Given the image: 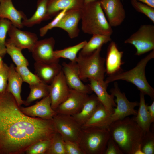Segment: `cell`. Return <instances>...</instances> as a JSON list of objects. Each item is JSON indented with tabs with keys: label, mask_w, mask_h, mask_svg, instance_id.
<instances>
[{
	"label": "cell",
	"mask_w": 154,
	"mask_h": 154,
	"mask_svg": "<svg viewBox=\"0 0 154 154\" xmlns=\"http://www.w3.org/2000/svg\"><path fill=\"white\" fill-rule=\"evenodd\" d=\"M9 71V66L4 63L0 69V94L7 91Z\"/></svg>",
	"instance_id": "f35d334b"
},
{
	"label": "cell",
	"mask_w": 154,
	"mask_h": 154,
	"mask_svg": "<svg viewBox=\"0 0 154 154\" xmlns=\"http://www.w3.org/2000/svg\"><path fill=\"white\" fill-rule=\"evenodd\" d=\"M57 131L52 120L23 113L6 91L0 94V154H23L39 141L51 139Z\"/></svg>",
	"instance_id": "6da1fadb"
},
{
	"label": "cell",
	"mask_w": 154,
	"mask_h": 154,
	"mask_svg": "<svg viewBox=\"0 0 154 154\" xmlns=\"http://www.w3.org/2000/svg\"><path fill=\"white\" fill-rule=\"evenodd\" d=\"M110 137L107 129L82 128L78 144L84 154H104Z\"/></svg>",
	"instance_id": "8992f818"
},
{
	"label": "cell",
	"mask_w": 154,
	"mask_h": 154,
	"mask_svg": "<svg viewBox=\"0 0 154 154\" xmlns=\"http://www.w3.org/2000/svg\"><path fill=\"white\" fill-rule=\"evenodd\" d=\"M82 29L85 33L110 36L113 30L109 24L99 0L84 4L81 9Z\"/></svg>",
	"instance_id": "3957f363"
},
{
	"label": "cell",
	"mask_w": 154,
	"mask_h": 154,
	"mask_svg": "<svg viewBox=\"0 0 154 154\" xmlns=\"http://www.w3.org/2000/svg\"><path fill=\"white\" fill-rule=\"evenodd\" d=\"M47 154H66L64 141L57 132L51 139V143Z\"/></svg>",
	"instance_id": "1f68e13d"
},
{
	"label": "cell",
	"mask_w": 154,
	"mask_h": 154,
	"mask_svg": "<svg viewBox=\"0 0 154 154\" xmlns=\"http://www.w3.org/2000/svg\"><path fill=\"white\" fill-rule=\"evenodd\" d=\"M6 53L11 57L16 66H28L29 63L22 52V50L14 45L9 40L5 42Z\"/></svg>",
	"instance_id": "4dcf8cb0"
},
{
	"label": "cell",
	"mask_w": 154,
	"mask_h": 154,
	"mask_svg": "<svg viewBox=\"0 0 154 154\" xmlns=\"http://www.w3.org/2000/svg\"><path fill=\"white\" fill-rule=\"evenodd\" d=\"M12 24L9 20L0 18V55L2 58L7 53L5 46L6 35Z\"/></svg>",
	"instance_id": "d6a6232c"
},
{
	"label": "cell",
	"mask_w": 154,
	"mask_h": 154,
	"mask_svg": "<svg viewBox=\"0 0 154 154\" xmlns=\"http://www.w3.org/2000/svg\"><path fill=\"white\" fill-rule=\"evenodd\" d=\"M147 108L152 123L154 122V101L149 106L147 105Z\"/></svg>",
	"instance_id": "b9f144b4"
},
{
	"label": "cell",
	"mask_w": 154,
	"mask_h": 154,
	"mask_svg": "<svg viewBox=\"0 0 154 154\" xmlns=\"http://www.w3.org/2000/svg\"><path fill=\"white\" fill-rule=\"evenodd\" d=\"M81 16V9L68 10L56 27L66 31L70 38H75L79 34L78 24Z\"/></svg>",
	"instance_id": "e0dca14e"
},
{
	"label": "cell",
	"mask_w": 154,
	"mask_h": 154,
	"mask_svg": "<svg viewBox=\"0 0 154 154\" xmlns=\"http://www.w3.org/2000/svg\"><path fill=\"white\" fill-rule=\"evenodd\" d=\"M89 96L88 94L70 89L66 99L55 111L57 114L73 116L81 110Z\"/></svg>",
	"instance_id": "8fae6325"
},
{
	"label": "cell",
	"mask_w": 154,
	"mask_h": 154,
	"mask_svg": "<svg viewBox=\"0 0 154 154\" xmlns=\"http://www.w3.org/2000/svg\"><path fill=\"white\" fill-rule=\"evenodd\" d=\"M100 103L96 95L89 96L81 110L72 116L82 126L90 118Z\"/></svg>",
	"instance_id": "d4e9b609"
},
{
	"label": "cell",
	"mask_w": 154,
	"mask_h": 154,
	"mask_svg": "<svg viewBox=\"0 0 154 154\" xmlns=\"http://www.w3.org/2000/svg\"><path fill=\"white\" fill-rule=\"evenodd\" d=\"M34 66L35 74L42 82L48 84L62 71V66L59 63L48 64L35 62Z\"/></svg>",
	"instance_id": "44dd1931"
},
{
	"label": "cell",
	"mask_w": 154,
	"mask_h": 154,
	"mask_svg": "<svg viewBox=\"0 0 154 154\" xmlns=\"http://www.w3.org/2000/svg\"><path fill=\"white\" fill-rule=\"evenodd\" d=\"M20 109L23 113L27 116L47 120H52L53 117L57 114L51 107L49 95L32 106L27 107L20 106Z\"/></svg>",
	"instance_id": "2e32d148"
},
{
	"label": "cell",
	"mask_w": 154,
	"mask_h": 154,
	"mask_svg": "<svg viewBox=\"0 0 154 154\" xmlns=\"http://www.w3.org/2000/svg\"><path fill=\"white\" fill-rule=\"evenodd\" d=\"M4 63V62H3V61L2 60L1 61H0V69L3 66Z\"/></svg>",
	"instance_id": "f6af8a7d"
},
{
	"label": "cell",
	"mask_w": 154,
	"mask_h": 154,
	"mask_svg": "<svg viewBox=\"0 0 154 154\" xmlns=\"http://www.w3.org/2000/svg\"><path fill=\"white\" fill-rule=\"evenodd\" d=\"M102 48L100 47L88 55L78 54L76 62L82 80L88 79L104 80L106 72L104 66L105 60L100 55Z\"/></svg>",
	"instance_id": "5b68a950"
},
{
	"label": "cell",
	"mask_w": 154,
	"mask_h": 154,
	"mask_svg": "<svg viewBox=\"0 0 154 154\" xmlns=\"http://www.w3.org/2000/svg\"><path fill=\"white\" fill-rule=\"evenodd\" d=\"M104 154H123L118 145L110 137Z\"/></svg>",
	"instance_id": "60d3db41"
},
{
	"label": "cell",
	"mask_w": 154,
	"mask_h": 154,
	"mask_svg": "<svg viewBox=\"0 0 154 154\" xmlns=\"http://www.w3.org/2000/svg\"><path fill=\"white\" fill-rule=\"evenodd\" d=\"M111 94L116 98L115 102L117 103L116 108L111 116L112 123L123 119L131 115H136L137 111L135 109L139 106L137 102H131L127 98L125 94L120 91L117 82H115L113 88L110 90Z\"/></svg>",
	"instance_id": "9c48e42d"
},
{
	"label": "cell",
	"mask_w": 154,
	"mask_h": 154,
	"mask_svg": "<svg viewBox=\"0 0 154 154\" xmlns=\"http://www.w3.org/2000/svg\"><path fill=\"white\" fill-rule=\"evenodd\" d=\"M112 114L100 103L90 118L82 126V128L92 127L108 129L112 123Z\"/></svg>",
	"instance_id": "7402d4cb"
},
{
	"label": "cell",
	"mask_w": 154,
	"mask_h": 154,
	"mask_svg": "<svg viewBox=\"0 0 154 154\" xmlns=\"http://www.w3.org/2000/svg\"><path fill=\"white\" fill-rule=\"evenodd\" d=\"M68 10L67 9H66L61 11L55 16V18L51 21L40 28L39 29L40 36L41 37L44 36L49 30L56 27Z\"/></svg>",
	"instance_id": "74e56055"
},
{
	"label": "cell",
	"mask_w": 154,
	"mask_h": 154,
	"mask_svg": "<svg viewBox=\"0 0 154 154\" xmlns=\"http://www.w3.org/2000/svg\"><path fill=\"white\" fill-rule=\"evenodd\" d=\"M110 137L123 154H135L141 146L145 133L133 118L127 117L112 123L108 129Z\"/></svg>",
	"instance_id": "7a4b0ae2"
},
{
	"label": "cell",
	"mask_w": 154,
	"mask_h": 154,
	"mask_svg": "<svg viewBox=\"0 0 154 154\" xmlns=\"http://www.w3.org/2000/svg\"><path fill=\"white\" fill-rule=\"evenodd\" d=\"M139 108L136 117L133 119L138 125L146 133L149 131L152 123L145 104L144 95L140 92Z\"/></svg>",
	"instance_id": "484cf974"
},
{
	"label": "cell",
	"mask_w": 154,
	"mask_h": 154,
	"mask_svg": "<svg viewBox=\"0 0 154 154\" xmlns=\"http://www.w3.org/2000/svg\"><path fill=\"white\" fill-rule=\"evenodd\" d=\"M84 4V0H49L47 5V20L64 9H81Z\"/></svg>",
	"instance_id": "603a6c76"
},
{
	"label": "cell",
	"mask_w": 154,
	"mask_h": 154,
	"mask_svg": "<svg viewBox=\"0 0 154 154\" xmlns=\"http://www.w3.org/2000/svg\"><path fill=\"white\" fill-rule=\"evenodd\" d=\"M144 154H154V135L150 130L145 133L141 146Z\"/></svg>",
	"instance_id": "8d00e7d4"
},
{
	"label": "cell",
	"mask_w": 154,
	"mask_h": 154,
	"mask_svg": "<svg viewBox=\"0 0 154 154\" xmlns=\"http://www.w3.org/2000/svg\"><path fill=\"white\" fill-rule=\"evenodd\" d=\"M53 121L57 132L64 141L78 143L82 131V126L72 116L57 114L53 117Z\"/></svg>",
	"instance_id": "ba28073f"
},
{
	"label": "cell",
	"mask_w": 154,
	"mask_h": 154,
	"mask_svg": "<svg viewBox=\"0 0 154 154\" xmlns=\"http://www.w3.org/2000/svg\"><path fill=\"white\" fill-rule=\"evenodd\" d=\"M100 0H84V4H87L95 1Z\"/></svg>",
	"instance_id": "ee69618b"
},
{
	"label": "cell",
	"mask_w": 154,
	"mask_h": 154,
	"mask_svg": "<svg viewBox=\"0 0 154 154\" xmlns=\"http://www.w3.org/2000/svg\"><path fill=\"white\" fill-rule=\"evenodd\" d=\"M10 41L16 46L22 50L27 49L31 51L38 40L35 33L23 31L13 25L10 26L8 32Z\"/></svg>",
	"instance_id": "9a60e30c"
},
{
	"label": "cell",
	"mask_w": 154,
	"mask_h": 154,
	"mask_svg": "<svg viewBox=\"0 0 154 154\" xmlns=\"http://www.w3.org/2000/svg\"><path fill=\"white\" fill-rule=\"evenodd\" d=\"M131 3L137 11L144 14L154 23V8L135 0H131Z\"/></svg>",
	"instance_id": "d590c367"
},
{
	"label": "cell",
	"mask_w": 154,
	"mask_h": 154,
	"mask_svg": "<svg viewBox=\"0 0 154 154\" xmlns=\"http://www.w3.org/2000/svg\"><path fill=\"white\" fill-rule=\"evenodd\" d=\"M62 71L67 84L70 89L74 90L87 94L93 92L89 85L85 84L80 79L76 62H63Z\"/></svg>",
	"instance_id": "4fadbf2b"
},
{
	"label": "cell",
	"mask_w": 154,
	"mask_h": 154,
	"mask_svg": "<svg viewBox=\"0 0 154 154\" xmlns=\"http://www.w3.org/2000/svg\"><path fill=\"white\" fill-rule=\"evenodd\" d=\"M55 43L52 37L38 40L31 51L35 62L48 64L59 63V59L54 54Z\"/></svg>",
	"instance_id": "30bf717a"
},
{
	"label": "cell",
	"mask_w": 154,
	"mask_h": 154,
	"mask_svg": "<svg viewBox=\"0 0 154 154\" xmlns=\"http://www.w3.org/2000/svg\"><path fill=\"white\" fill-rule=\"evenodd\" d=\"M88 80L90 81L88 84L100 102L107 110L113 113L114 107H116V104L114 99V96L107 92V89L108 84L106 83L104 80Z\"/></svg>",
	"instance_id": "d6986e66"
},
{
	"label": "cell",
	"mask_w": 154,
	"mask_h": 154,
	"mask_svg": "<svg viewBox=\"0 0 154 154\" xmlns=\"http://www.w3.org/2000/svg\"><path fill=\"white\" fill-rule=\"evenodd\" d=\"M84 41L73 46L62 49L54 51L55 56L59 59L60 58L69 59L70 62H76L78 53L81 50L87 42Z\"/></svg>",
	"instance_id": "f546056e"
},
{
	"label": "cell",
	"mask_w": 154,
	"mask_h": 154,
	"mask_svg": "<svg viewBox=\"0 0 154 154\" xmlns=\"http://www.w3.org/2000/svg\"><path fill=\"white\" fill-rule=\"evenodd\" d=\"M29 94L23 104L25 106L29 105L37 100L42 98L49 95L50 85L42 82L29 85Z\"/></svg>",
	"instance_id": "f1b7e54d"
},
{
	"label": "cell",
	"mask_w": 154,
	"mask_h": 154,
	"mask_svg": "<svg viewBox=\"0 0 154 154\" xmlns=\"http://www.w3.org/2000/svg\"><path fill=\"white\" fill-rule=\"evenodd\" d=\"M101 6L110 26L116 27L124 21L126 13L121 0H100Z\"/></svg>",
	"instance_id": "7c38bea8"
},
{
	"label": "cell",
	"mask_w": 154,
	"mask_h": 154,
	"mask_svg": "<svg viewBox=\"0 0 154 154\" xmlns=\"http://www.w3.org/2000/svg\"><path fill=\"white\" fill-rule=\"evenodd\" d=\"M66 154H84L78 143L70 141H64Z\"/></svg>",
	"instance_id": "ab89813d"
},
{
	"label": "cell",
	"mask_w": 154,
	"mask_h": 154,
	"mask_svg": "<svg viewBox=\"0 0 154 154\" xmlns=\"http://www.w3.org/2000/svg\"><path fill=\"white\" fill-rule=\"evenodd\" d=\"M2 58L0 55V61L2 60Z\"/></svg>",
	"instance_id": "bcb514c9"
},
{
	"label": "cell",
	"mask_w": 154,
	"mask_h": 154,
	"mask_svg": "<svg viewBox=\"0 0 154 154\" xmlns=\"http://www.w3.org/2000/svg\"><path fill=\"white\" fill-rule=\"evenodd\" d=\"M9 66L7 91L10 93L15 100L19 107L23 104V101L21 96L23 80L16 71L13 64Z\"/></svg>",
	"instance_id": "cb8c5ba5"
},
{
	"label": "cell",
	"mask_w": 154,
	"mask_h": 154,
	"mask_svg": "<svg viewBox=\"0 0 154 154\" xmlns=\"http://www.w3.org/2000/svg\"><path fill=\"white\" fill-rule=\"evenodd\" d=\"M154 58V50L142 58L133 68L127 71H123L115 74L108 76L105 82L109 84L117 80H123L130 82L135 85L140 92L144 95L154 99V89L147 80L145 68L148 62Z\"/></svg>",
	"instance_id": "277c9868"
},
{
	"label": "cell",
	"mask_w": 154,
	"mask_h": 154,
	"mask_svg": "<svg viewBox=\"0 0 154 154\" xmlns=\"http://www.w3.org/2000/svg\"><path fill=\"white\" fill-rule=\"evenodd\" d=\"M154 8V0H135Z\"/></svg>",
	"instance_id": "7bdbcfd3"
},
{
	"label": "cell",
	"mask_w": 154,
	"mask_h": 154,
	"mask_svg": "<svg viewBox=\"0 0 154 154\" xmlns=\"http://www.w3.org/2000/svg\"><path fill=\"white\" fill-rule=\"evenodd\" d=\"M123 54V51L119 50L115 42H111L108 46L105 59L106 73L108 76L123 71L121 66L124 64L122 59Z\"/></svg>",
	"instance_id": "ac0fdd59"
},
{
	"label": "cell",
	"mask_w": 154,
	"mask_h": 154,
	"mask_svg": "<svg viewBox=\"0 0 154 154\" xmlns=\"http://www.w3.org/2000/svg\"><path fill=\"white\" fill-rule=\"evenodd\" d=\"M124 43L133 46L136 50L135 55L137 56L154 50V25L150 24L142 25Z\"/></svg>",
	"instance_id": "52a82bcc"
},
{
	"label": "cell",
	"mask_w": 154,
	"mask_h": 154,
	"mask_svg": "<svg viewBox=\"0 0 154 154\" xmlns=\"http://www.w3.org/2000/svg\"><path fill=\"white\" fill-rule=\"evenodd\" d=\"M49 0H38L37 8L34 13L29 19L22 21L23 26L31 27L47 20V5Z\"/></svg>",
	"instance_id": "4316f807"
},
{
	"label": "cell",
	"mask_w": 154,
	"mask_h": 154,
	"mask_svg": "<svg viewBox=\"0 0 154 154\" xmlns=\"http://www.w3.org/2000/svg\"><path fill=\"white\" fill-rule=\"evenodd\" d=\"M27 66H15V69L21 77L23 82L33 85L41 81L37 76L31 72Z\"/></svg>",
	"instance_id": "e575fe53"
},
{
	"label": "cell",
	"mask_w": 154,
	"mask_h": 154,
	"mask_svg": "<svg viewBox=\"0 0 154 154\" xmlns=\"http://www.w3.org/2000/svg\"><path fill=\"white\" fill-rule=\"evenodd\" d=\"M111 40L110 36L94 34L88 42L86 43L79 52L82 56H87L92 53L103 45Z\"/></svg>",
	"instance_id": "83f0119b"
},
{
	"label": "cell",
	"mask_w": 154,
	"mask_h": 154,
	"mask_svg": "<svg viewBox=\"0 0 154 154\" xmlns=\"http://www.w3.org/2000/svg\"><path fill=\"white\" fill-rule=\"evenodd\" d=\"M51 139L39 141L31 145L26 151V154H47L49 148Z\"/></svg>",
	"instance_id": "836d02e7"
},
{
	"label": "cell",
	"mask_w": 154,
	"mask_h": 154,
	"mask_svg": "<svg viewBox=\"0 0 154 154\" xmlns=\"http://www.w3.org/2000/svg\"><path fill=\"white\" fill-rule=\"evenodd\" d=\"M70 88L62 71L50 85L49 96L52 108L55 110L67 98Z\"/></svg>",
	"instance_id": "5bb4252c"
},
{
	"label": "cell",
	"mask_w": 154,
	"mask_h": 154,
	"mask_svg": "<svg viewBox=\"0 0 154 154\" xmlns=\"http://www.w3.org/2000/svg\"><path fill=\"white\" fill-rule=\"evenodd\" d=\"M0 18L9 20L13 25L21 29L24 27L22 21L27 18L22 11L16 9L12 0H0Z\"/></svg>",
	"instance_id": "ffe728a7"
}]
</instances>
